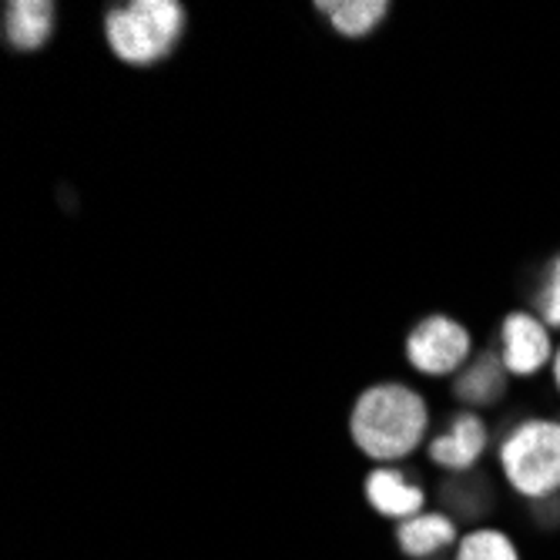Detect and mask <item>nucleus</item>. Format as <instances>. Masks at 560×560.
Wrapping results in <instances>:
<instances>
[{"mask_svg":"<svg viewBox=\"0 0 560 560\" xmlns=\"http://www.w3.org/2000/svg\"><path fill=\"white\" fill-rule=\"evenodd\" d=\"M503 477L527 500H553L560 493V423L524 420L500 443Z\"/></svg>","mask_w":560,"mask_h":560,"instance_id":"nucleus-3","label":"nucleus"},{"mask_svg":"<svg viewBox=\"0 0 560 560\" xmlns=\"http://www.w3.org/2000/svg\"><path fill=\"white\" fill-rule=\"evenodd\" d=\"M430 427V410L420 393H413L402 383H380L370 386L360 402L352 406V440L370 460L376 464H396L410 456Z\"/></svg>","mask_w":560,"mask_h":560,"instance_id":"nucleus-1","label":"nucleus"},{"mask_svg":"<svg viewBox=\"0 0 560 560\" xmlns=\"http://www.w3.org/2000/svg\"><path fill=\"white\" fill-rule=\"evenodd\" d=\"M185 31V11L175 0H135L105 18V37L125 65L148 68L165 61Z\"/></svg>","mask_w":560,"mask_h":560,"instance_id":"nucleus-2","label":"nucleus"},{"mask_svg":"<svg viewBox=\"0 0 560 560\" xmlns=\"http://www.w3.org/2000/svg\"><path fill=\"white\" fill-rule=\"evenodd\" d=\"M366 500L376 514L393 517V521H410L417 514H423L427 493L423 487H417L413 480H406L402 470L393 467H380L366 477Z\"/></svg>","mask_w":560,"mask_h":560,"instance_id":"nucleus-7","label":"nucleus"},{"mask_svg":"<svg viewBox=\"0 0 560 560\" xmlns=\"http://www.w3.org/2000/svg\"><path fill=\"white\" fill-rule=\"evenodd\" d=\"M406 355H410L413 370L427 376H446L460 370L470 355V332L450 316H430L406 339Z\"/></svg>","mask_w":560,"mask_h":560,"instance_id":"nucleus-4","label":"nucleus"},{"mask_svg":"<svg viewBox=\"0 0 560 560\" xmlns=\"http://www.w3.org/2000/svg\"><path fill=\"white\" fill-rule=\"evenodd\" d=\"M319 11L329 14L342 37H366L386 18L389 4L383 0H339V4H319Z\"/></svg>","mask_w":560,"mask_h":560,"instance_id":"nucleus-11","label":"nucleus"},{"mask_svg":"<svg viewBox=\"0 0 560 560\" xmlns=\"http://www.w3.org/2000/svg\"><path fill=\"white\" fill-rule=\"evenodd\" d=\"M500 342H503L500 360H503L506 373H514V376H530V373L544 370L547 363H553L550 332L530 313L506 316L500 326Z\"/></svg>","mask_w":560,"mask_h":560,"instance_id":"nucleus-5","label":"nucleus"},{"mask_svg":"<svg viewBox=\"0 0 560 560\" xmlns=\"http://www.w3.org/2000/svg\"><path fill=\"white\" fill-rule=\"evenodd\" d=\"M4 31L11 47L18 50L44 47L50 31H55V4H47V0H18V4H8Z\"/></svg>","mask_w":560,"mask_h":560,"instance_id":"nucleus-9","label":"nucleus"},{"mask_svg":"<svg viewBox=\"0 0 560 560\" xmlns=\"http://www.w3.org/2000/svg\"><path fill=\"white\" fill-rule=\"evenodd\" d=\"M396 544L406 557H433L456 544V517L446 514H417L396 527Z\"/></svg>","mask_w":560,"mask_h":560,"instance_id":"nucleus-8","label":"nucleus"},{"mask_svg":"<svg viewBox=\"0 0 560 560\" xmlns=\"http://www.w3.org/2000/svg\"><path fill=\"white\" fill-rule=\"evenodd\" d=\"M553 383H557V389H560V349L553 352Z\"/></svg>","mask_w":560,"mask_h":560,"instance_id":"nucleus-14","label":"nucleus"},{"mask_svg":"<svg viewBox=\"0 0 560 560\" xmlns=\"http://www.w3.org/2000/svg\"><path fill=\"white\" fill-rule=\"evenodd\" d=\"M487 450V423L477 413H460L446 433L430 443V460L446 470H470Z\"/></svg>","mask_w":560,"mask_h":560,"instance_id":"nucleus-6","label":"nucleus"},{"mask_svg":"<svg viewBox=\"0 0 560 560\" xmlns=\"http://www.w3.org/2000/svg\"><path fill=\"white\" fill-rule=\"evenodd\" d=\"M456 560H521V553L503 530L480 527L456 544Z\"/></svg>","mask_w":560,"mask_h":560,"instance_id":"nucleus-12","label":"nucleus"},{"mask_svg":"<svg viewBox=\"0 0 560 560\" xmlns=\"http://www.w3.org/2000/svg\"><path fill=\"white\" fill-rule=\"evenodd\" d=\"M503 389H506V366L500 355H480L456 380V396L470 406H490L503 396Z\"/></svg>","mask_w":560,"mask_h":560,"instance_id":"nucleus-10","label":"nucleus"},{"mask_svg":"<svg viewBox=\"0 0 560 560\" xmlns=\"http://www.w3.org/2000/svg\"><path fill=\"white\" fill-rule=\"evenodd\" d=\"M537 310H540L547 329H560V256L547 269L544 289L537 292Z\"/></svg>","mask_w":560,"mask_h":560,"instance_id":"nucleus-13","label":"nucleus"}]
</instances>
